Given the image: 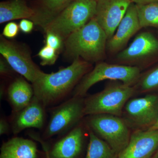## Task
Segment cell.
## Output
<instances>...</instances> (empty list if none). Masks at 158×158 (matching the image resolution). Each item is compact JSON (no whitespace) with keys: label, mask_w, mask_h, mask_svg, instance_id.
<instances>
[{"label":"cell","mask_w":158,"mask_h":158,"mask_svg":"<svg viewBox=\"0 0 158 158\" xmlns=\"http://www.w3.org/2000/svg\"><path fill=\"white\" fill-rule=\"evenodd\" d=\"M48 148H49L48 147L44 148V150L45 152V158H51L50 157L49 154Z\"/></svg>","instance_id":"obj_30"},{"label":"cell","mask_w":158,"mask_h":158,"mask_svg":"<svg viewBox=\"0 0 158 158\" xmlns=\"http://www.w3.org/2000/svg\"><path fill=\"white\" fill-rule=\"evenodd\" d=\"M93 1H95V2H98L99 0H93Z\"/></svg>","instance_id":"obj_33"},{"label":"cell","mask_w":158,"mask_h":158,"mask_svg":"<svg viewBox=\"0 0 158 158\" xmlns=\"http://www.w3.org/2000/svg\"><path fill=\"white\" fill-rule=\"evenodd\" d=\"M141 72V69L136 67L104 61L98 62L92 70L83 77L72 94V96L85 98L91 87L105 80L119 81L125 85L134 86Z\"/></svg>","instance_id":"obj_4"},{"label":"cell","mask_w":158,"mask_h":158,"mask_svg":"<svg viewBox=\"0 0 158 158\" xmlns=\"http://www.w3.org/2000/svg\"><path fill=\"white\" fill-rule=\"evenodd\" d=\"M0 53L17 73L33 84L42 71L34 63L26 45L0 36Z\"/></svg>","instance_id":"obj_10"},{"label":"cell","mask_w":158,"mask_h":158,"mask_svg":"<svg viewBox=\"0 0 158 158\" xmlns=\"http://www.w3.org/2000/svg\"><path fill=\"white\" fill-rule=\"evenodd\" d=\"M85 98L72 96L51 109L50 116L43 139L62 136L77 125L85 118Z\"/></svg>","instance_id":"obj_7"},{"label":"cell","mask_w":158,"mask_h":158,"mask_svg":"<svg viewBox=\"0 0 158 158\" xmlns=\"http://www.w3.org/2000/svg\"><path fill=\"white\" fill-rule=\"evenodd\" d=\"M132 3L131 0H99L97 2L94 18L104 31L108 40L115 34Z\"/></svg>","instance_id":"obj_12"},{"label":"cell","mask_w":158,"mask_h":158,"mask_svg":"<svg viewBox=\"0 0 158 158\" xmlns=\"http://www.w3.org/2000/svg\"><path fill=\"white\" fill-rule=\"evenodd\" d=\"M149 130H158V120L155 124L152 127L148 129Z\"/></svg>","instance_id":"obj_31"},{"label":"cell","mask_w":158,"mask_h":158,"mask_svg":"<svg viewBox=\"0 0 158 158\" xmlns=\"http://www.w3.org/2000/svg\"><path fill=\"white\" fill-rule=\"evenodd\" d=\"M88 127L84 119L48 148L51 158H80L85 148Z\"/></svg>","instance_id":"obj_11"},{"label":"cell","mask_w":158,"mask_h":158,"mask_svg":"<svg viewBox=\"0 0 158 158\" xmlns=\"http://www.w3.org/2000/svg\"><path fill=\"white\" fill-rule=\"evenodd\" d=\"M19 30V26L17 23L10 22L4 27L2 35L7 39H13L17 36Z\"/></svg>","instance_id":"obj_25"},{"label":"cell","mask_w":158,"mask_h":158,"mask_svg":"<svg viewBox=\"0 0 158 158\" xmlns=\"http://www.w3.org/2000/svg\"><path fill=\"white\" fill-rule=\"evenodd\" d=\"M93 68L91 63L77 58L56 72L42 71L32 84L34 96L46 108L57 104L72 93L83 77Z\"/></svg>","instance_id":"obj_1"},{"label":"cell","mask_w":158,"mask_h":158,"mask_svg":"<svg viewBox=\"0 0 158 158\" xmlns=\"http://www.w3.org/2000/svg\"><path fill=\"white\" fill-rule=\"evenodd\" d=\"M74 0H37L31 6L34 11L31 20L43 29Z\"/></svg>","instance_id":"obj_17"},{"label":"cell","mask_w":158,"mask_h":158,"mask_svg":"<svg viewBox=\"0 0 158 158\" xmlns=\"http://www.w3.org/2000/svg\"><path fill=\"white\" fill-rule=\"evenodd\" d=\"M115 59V63L137 67L142 71L158 60V39L151 32H141Z\"/></svg>","instance_id":"obj_8"},{"label":"cell","mask_w":158,"mask_h":158,"mask_svg":"<svg viewBox=\"0 0 158 158\" xmlns=\"http://www.w3.org/2000/svg\"><path fill=\"white\" fill-rule=\"evenodd\" d=\"M85 124L118 155L126 147L131 130L121 117L107 114L85 116Z\"/></svg>","instance_id":"obj_6"},{"label":"cell","mask_w":158,"mask_h":158,"mask_svg":"<svg viewBox=\"0 0 158 158\" xmlns=\"http://www.w3.org/2000/svg\"><path fill=\"white\" fill-rule=\"evenodd\" d=\"M64 40L59 35L52 32L46 33L45 45L59 52L64 47Z\"/></svg>","instance_id":"obj_24"},{"label":"cell","mask_w":158,"mask_h":158,"mask_svg":"<svg viewBox=\"0 0 158 158\" xmlns=\"http://www.w3.org/2000/svg\"><path fill=\"white\" fill-rule=\"evenodd\" d=\"M96 6L97 2L93 0H74L44 31L57 34L64 41L94 17Z\"/></svg>","instance_id":"obj_5"},{"label":"cell","mask_w":158,"mask_h":158,"mask_svg":"<svg viewBox=\"0 0 158 158\" xmlns=\"http://www.w3.org/2000/svg\"><path fill=\"white\" fill-rule=\"evenodd\" d=\"M136 5H144L151 3H158V0H131Z\"/></svg>","instance_id":"obj_29"},{"label":"cell","mask_w":158,"mask_h":158,"mask_svg":"<svg viewBox=\"0 0 158 158\" xmlns=\"http://www.w3.org/2000/svg\"><path fill=\"white\" fill-rule=\"evenodd\" d=\"M158 150V130L133 131L118 158H152Z\"/></svg>","instance_id":"obj_13"},{"label":"cell","mask_w":158,"mask_h":158,"mask_svg":"<svg viewBox=\"0 0 158 158\" xmlns=\"http://www.w3.org/2000/svg\"><path fill=\"white\" fill-rule=\"evenodd\" d=\"M34 23L31 20L29 19H23L19 23L20 31L24 34H27L31 33L34 28Z\"/></svg>","instance_id":"obj_27"},{"label":"cell","mask_w":158,"mask_h":158,"mask_svg":"<svg viewBox=\"0 0 158 158\" xmlns=\"http://www.w3.org/2000/svg\"><path fill=\"white\" fill-rule=\"evenodd\" d=\"M34 11L26 0H7L0 3V23L15 20L29 19L34 17Z\"/></svg>","instance_id":"obj_19"},{"label":"cell","mask_w":158,"mask_h":158,"mask_svg":"<svg viewBox=\"0 0 158 158\" xmlns=\"http://www.w3.org/2000/svg\"><path fill=\"white\" fill-rule=\"evenodd\" d=\"M133 87L137 94L158 93V64L141 72Z\"/></svg>","instance_id":"obj_21"},{"label":"cell","mask_w":158,"mask_h":158,"mask_svg":"<svg viewBox=\"0 0 158 158\" xmlns=\"http://www.w3.org/2000/svg\"><path fill=\"white\" fill-rule=\"evenodd\" d=\"M11 131V124L9 119L2 117L0 119V135H8Z\"/></svg>","instance_id":"obj_28"},{"label":"cell","mask_w":158,"mask_h":158,"mask_svg":"<svg viewBox=\"0 0 158 158\" xmlns=\"http://www.w3.org/2000/svg\"><path fill=\"white\" fill-rule=\"evenodd\" d=\"M121 117L133 131L148 129L158 120V93L130 99L124 106Z\"/></svg>","instance_id":"obj_9"},{"label":"cell","mask_w":158,"mask_h":158,"mask_svg":"<svg viewBox=\"0 0 158 158\" xmlns=\"http://www.w3.org/2000/svg\"><path fill=\"white\" fill-rule=\"evenodd\" d=\"M136 95L133 86L119 81H110L102 91L85 97V116L107 114L121 117L126 104Z\"/></svg>","instance_id":"obj_3"},{"label":"cell","mask_w":158,"mask_h":158,"mask_svg":"<svg viewBox=\"0 0 158 158\" xmlns=\"http://www.w3.org/2000/svg\"><path fill=\"white\" fill-rule=\"evenodd\" d=\"M46 109L42 103L34 96L27 106L11 113L9 120L13 135H17L23 130L31 128L43 129L46 118Z\"/></svg>","instance_id":"obj_14"},{"label":"cell","mask_w":158,"mask_h":158,"mask_svg":"<svg viewBox=\"0 0 158 158\" xmlns=\"http://www.w3.org/2000/svg\"><path fill=\"white\" fill-rule=\"evenodd\" d=\"M152 158H158V150L156 152L155 154L153 156Z\"/></svg>","instance_id":"obj_32"},{"label":"cell","mask_w":158,"mask_h":158,"mask_svg":"<svg viewBox=\"0 0 158 158\" xmlns=\"http://www.w3.org/2000/svg\"><path fill=\"white\" fill-rule=\"evenodd\" d=\"M136 6L141 29L148 27L158 28V3Z\"/></svg>","instance_id":"obj_22"},{"label":"cell","mask_w":158,"mask_h":158,"mask_svg":"<svg viewBox=\"0 0 158 158\" xmlns=\"http://www.w3.org/2000/svg\"><path fill=\"white\" fill-rule=\"evenodd\" d=\"M37 144L29 139L15 137L3 142L0 158H38Z\"/></svg>","instance_id":"obj_18"},{"label":"cell","mask_w":158,"mask_h":158,"mask_svg":"<svg viewBox=\"0 0 158 158\" xmlns=\"http://www.w3.org/2000/svg\"><path fill=\"white\" fill-rule=\"evenodd\" d=\"M37 56L41 59L43 66L54 65L58 58V52L48 46L45 45L40 49Z\"/></svg>","instance_id":"obj_23"},{"label":"cell","mask_w":158,"mask_h":158,"mask_svg":"<svg viewBox=\"0 0 158 158\" xmlns=\"http://www.w3.org/2000/svg\"><path fill=\"white\" fill-rule=\"evenodd\" d=\"M33 85L23 77H18L9 84L6 96L12 113L18 112L30 104L34 97Z\"/></svg>","instance_id":"obj_16"},{"label":"cell","mask_w":158,"mask_h":158,"mask_svg":"<svg viewBox=\"0 0 158 158\" xmlns=\"http://www.w3.org/2000/svg\"><path fill=\"white\" fill-rule=\"evenodd\" d=\"M141 29L136 5L132 3L115 34L108 40L107 52L110 55H117L126 48L131 38Z\"/></svg>","instance_id":"obj_15"},{"label":"cell","mask_w":158,"mask_h":158,"mask_svg":"<svg viewBox=\"0 0 158 158\" xmlns=\"http://www.w3.org/2000/svg\"><path fill=\"white\" fill-rule=\"evenodd\" d=\"M108 37L94 17L64 40L65 56L73 61L81 58L92 63L106 58Z\"/></svg>","instance_id":"obj_2"},{"label":"cell","mask_w":158,"mask_h":158,"mask_svg":"<svg viewBox=\"0 0 158 158\" xmlns=\"http://www.w3.org/2000/svg\"><path fill=\"white\" fill-rule=\"evenodd\" d=\"M87 127L89 142L84 158H118V155L106 141L99 138L88 127Z\"/></svg>","instance_id":"obj_20"},{"label":"cell","mask_w":158,"mask_h":158,"mask_svg":"<svg viewBox=\"0 0 158 158\" xmlns=\"http://www.w3.org/2000/svg\"><path fill=\"white\" fill-rule=\"evenodd\" d=\"M15 71L4 58H1L0 60V74L2 77H10L13 76Z\"/></svg>","instance_id":"obj_26"}]
</instances>
